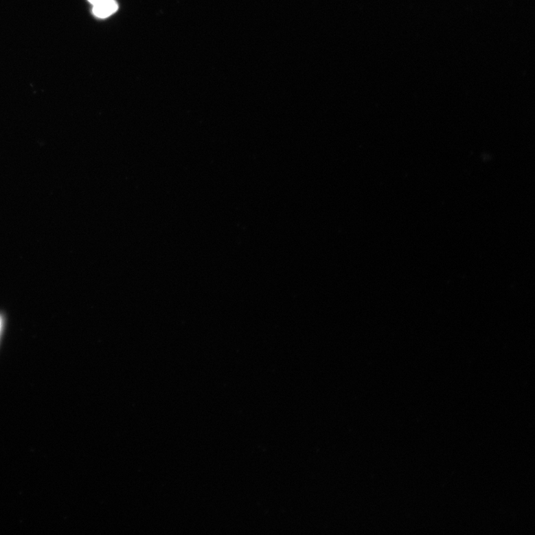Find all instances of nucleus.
<instances>
[{"mask_svg":"<svg viewBox=\"0 0 535 535\" xmlns=\"http://www.w3.org/2000/svg\"><path fill=\"white\" fill-rule=\"evenodd\" d=\"M119 9L115 0H101L94 5L93 14L99 18H106L115 13Z\"/></svg>","mask_w":535,"mask_h":535,"instance_id":"f257e3e1","label":"nucleus"},{"mask_svg":"<svg viewBox=\"0 0 535 535\" xmlns=\"http://www.w3.org/2000/svg\"><path fill=\"white\" fill-rule=\"evenodd\" d=\"M100 1H101V0H89V2L92 3L93 5Z\"/></svg>","mask_w":535,"mask_h":535,"instance_id":"f03ea898","label":"nucleus"},{"mask_svg":"<svg viewBox=\"0 0 535 535\" xmlns=\"http://www.w3.org/2000/svg\"><path fill=\"white\" fill-rule=\"evenodd\" d=\"M2 326H3V319H2V317L0 316V332H1Z\"/></svg>","mask_w":535,"mask_h":535,"instance_id":"7ed1b4c3","label":"nucleus"}]
</instances>
